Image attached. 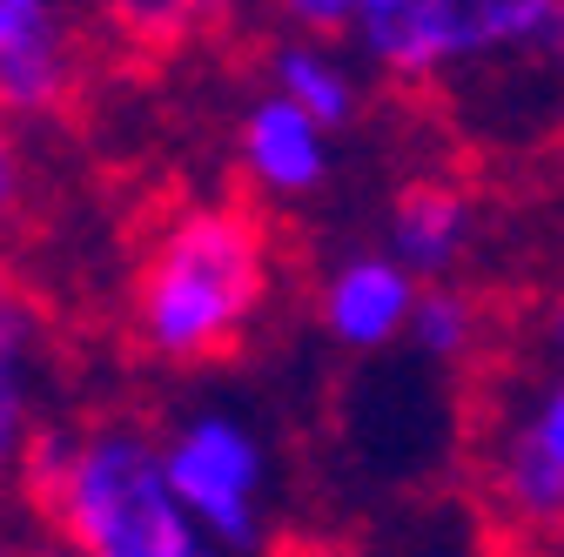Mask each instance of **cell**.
Instances as JSON below:
<instances>
[{"mask_svg":"<svg viewBox=\"0 0 564 557\" xmlns=\"http://www.w3.org/2000/svg\"><path fill=\"white\" fill-rule=\"evenodd\" d=\"M531 296H498V329L457 370V463L490 557H564V363H544Z\"/></svg>","mask_w":564,"mask_h":557,"instance_id":"obj_1","label":"cell"},{"mask_svg":"<svg viewBox=\"0 0 564 557\" xmlns=\"http://www.w3.org/2000/svg\"><path fill=\"white\" fill-rule=\"evenodd\" d=\"M275 296V216L256 195L169 201L134 236L128 342L169 370H216L249 350Z\"/></svg>","mask_w":564,"mask_h":557,"instance_id":"obj_2","label":"cell"},{"mask_svg":"<svg viewBox=\"0 0 564 557\" xmlns=\"http://www.w3.org/2000/svg\"><path fill=\"white\" fill-rule=\"evenodd\" d=\"M21 498L75 557H208L141 416L47 424L28 450Z\"/></svg>","mask_w":564,"mask_h":557,"instance_id":"obj_3","label":"cell"},{"mask_svg":"<svg viewBox=\"0 0 564 557\" xmlns=\"http://www.w3.org/2000/svg\"><path fill=\"white\" fill-rule=\"evenodd\" d=\"M169 491L182 511H195L223 544H256V444L223 424V416H202L169 444Z\"/></svg>","mask_w":564,"mask_h":557,"instance_id":"obj_4","label":"cell"},{"mask_svg":"<svg viewBox=\"0 0 564 557\" xmlns=\"http://www.w3.org/2000/svg\"><path fill=\"white\" fill-rule=\"evenodd\" d=\"M477 236V188L451 168H431V175H410L390 201V242H397V269L403 275H444L457 269V255L470 249Z\"/></svg>","mask_w":564,"mask_h":557,"instance_id":"obj_5","label":"cell"},{"mask_svg":"<svg viewBox=\"0 0 564 557\" xmlns=\"http://www.w3.org/2000/svg\"><path fill=\"white\" fill-rule=\"evenodd\" d=\"M41 357H47V323L21 290H0V504L21 491V470L41 424Z\"/></svg>","mask_w":564,"mask_h":557,"instance_id":"obj_6","label":"cell"},{"mask_svg":"<svg viewBox=\"0 0 564 557\" xmlns=\"http://www.w3.org/2000/svg\"><path fill=\"white\" fill-rule=\"evenodd\" d=\"M416 309V283L397 269V262H349L329 275V290H323V323L336 342H357V350H377V342H390L403 329V316Z\"/></svg>","mask_w":564,"mask_h":557,"instance_id":"obj_7","label":"cell"},{"mask_svg":"<svg viewBox=\"0 0 564 557\" xmlns=\"http://www.w3.org/2000/svg\"><path fill=\"white\" fill-rule=\"evenodd\" d=\"M88 14H95L101 47L128 67H169L195 41L188 0H88Z\"/></svg>","mask_w":564,"mask_h":557,"instance_id":"obj_8","label":"cell"},{"mask_svg":"<svg viewBox=\"0 0 564 557\" xmlns=\"http://www.w3.org/2000/svg\"><path fill=\"white\" fill-rule=\"evenodd\" d=\"M242 155L256 168V182L269 188H316L323 182V134L290 108V101H262L242 128Z\"/></svg>","mask_w":564,"mask_h":557,"instance_id":"obj_9","label":"cell"},{"mask_svg":"<svg viewBox=\"0 0 564 557\" xmlns=\"http://www.w3.org/2000/svg\"><path fill=\"white\" fill-rule=\"evenodd\" d=\"M275 81H282V101H290L316 134L323 128H349V114H357V88L343 81V67H329L310 47H282L275 54Z\"/></svg>","mask_w":564,"mask_h":557,"instance_id":"obj_10","label":"cell"},{"mask_svg":"<svg viewBox=\"0 0 564 557\" xmlns=\"http://www.w3.org/2000/svg\"><path fill=\"white\" fill-rule=\"evenodd\" d=\"M67 14H61V0H0V61L34 47L41 34H54Z\"/></svg>","mask_w":564,"mask_h":557,"instance_id":"obj_11","label":"cell"},{"mask_svg":"<svg viewBox=\"0 0 564 557\" xmlns=\"http://www.w3.org/2000/svg\"><path fill=\"white\" fill-rule=\"evenodd\" d=\"M21 155H14V134H8V114H0V255H8V242L21 236Z\"/></svg>","mask_w":564,"mask_h":557,"instance_id":"obj_12","label":"cell"},{"mask_svg":"<svg viewBox=\"0 0 564 557\" xmlns=\"http://www.w3.org/2000/svg\"><path fill=\"white\" fill-rule=\"evenodd\" d=\"M275 14H290L310 34H343L349 21H357V0H275Z\"/></svg>","mask_w":564,"mask_h":557,"instance_id":"obj_13","label":"cell"},{"mask_svg":"<svg viewBox=\"0 0 564 557\" xmlns=\"http://www.w3.org/2000/svg\"><path fill=\"white\" fill-rule=\"evenodd\" d=\"M262 557H370V550L349 537H323V531H282Z\"/></svg>","mask_w":564,"mask_h":557,"instance_id":"obj_14","label":"cell"},{"mask_svg":"<svg viewBox=\"0 0 564 557\" xmlns=\"http://www.w3.org/2000/svg\"><path fill=\"white\" fill-rule=\"evenodd\" d=\"M0 557H75L54 531H8L0 537Z\"/></svg>","mask_w":564,"mask_h":557,"instance_id":"obj_15","label":"cell"},{"mask_svg":"<svg viewBox=\"0 0 564 557\" xmlns=\"http://www.w3.org/2000/svg\"><path fill=\"white\" fill-rule=\"evenodd\" d=\"M544 336H551V350H564V269H557L551 303H544Z\"/></svg>","mask_w":564,"mask_h":557,"instance_id":"obj_16","label":"cell"},{"mask_svg":"<svg viewBox=\"0 0 564 557\" xmlns=\"http://www.w3.org/2000/svg\"><path fill=\"white\" fill-rule=\"evenodd\" d=\"M236 8H242V0H188V14H195V21H229Z\"/></svg>","mask_w":564,"mask_h":557,"instance_id":"obj_17","label":"cell"}]
</instances>
